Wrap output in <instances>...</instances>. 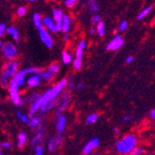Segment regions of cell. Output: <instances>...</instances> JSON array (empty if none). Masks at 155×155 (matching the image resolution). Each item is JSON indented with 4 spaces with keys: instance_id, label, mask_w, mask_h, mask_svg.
I'll list each match as a JSON object with an SVG mask.
<instances>
[{
    "instance_id": "f546056e",
    "label": "cell",
    "mask_w": 155,
    "mask_h": 155,
    "mask_svg": "<svg viewBox=\"0 0 155 155\" xmlns=\"http://www.w3.org/2000/svg\"><path fill=\"white\" fill-rule=\"evenodd\" d=\"M0 148L3 150H9L12 148V143L9 140H2L0 141Z\"/></svg>"
},
{
    "instance_id": "f1b7e54d",
    "label": "cell",
    "mask_w": 155,
    "mask_h": 155,
    "mask_svg": "<svg viewBox=\"0 0 155 155\" xmlns=\"http://www.w3.org/2000/svg\"><path fill=\"white\" fill-rule=\"evenodd\" d=\"M150 10H151V7H150V6H148L147 8H143L141 11L139 12L138 15H137V20H138V21H140V20L144 19V18L148 15V14L150 12Z\"/></svg>"
},
{
    "instance_id": "4dcf8cb0",
    "label": "cell",
    "mask_w": 155,
    "mask_h": 155,
    "mask_svg": "<svg viewBox=\"0 0 155 155\" xmlns=\"http://www.w3.org/2000/svg\"><path fill=\"white\" fill-rule=\"evenodd\" d=\"M88 6H89L90 11L95 13V14H96V12L98 11V9H100V8H98V6H97V1H95V0H89V1H88Z\"/></svg>"
},
{
    "instance_id": "60d3db41",
    "label": "cell",
    "mask_w": 155,
    "mask_h": 155,
    "mask_svg": "<svg viewBox=\"0 0 155 155\" xmlns=\"http://www.w3.org/2000/svg\"><path fill=\"white\" fill-rule=\"evenodd\" d=\"M73 66H74V69L78 71L82 68V60H78V59H75L73 62Z\"/></svg>"
},
{
    "instance_id": "ffe728a7",
    "label": "cell",
    "mask_w": 155,
    "mask_h": 155,
    "mask_svg": "<svg viewBox=\"0 0 155 155\" xmlns=\"http://www.w3.org/2000/svg\"><path fill=\"white\" fill-rule=\"evenodd\" d=\"M42 123H43V118H42V115H37L36 114V115L30 118L29 122H28V126H29V128H31L33 130H36Z\"/></svg>"
},
{
    "instance_id": "5bb4252c",
    "label": "cell",
    "mask_w": 155,
    "mask_h": 155,
    "mask_svg": "<svg viewBox=\"0 0 155 155\" xmlns=\"http://www.w3.org/2000/svg\"><path fill=\"white\" fill-rule=\"evenodd\" d=\"M41 78L39 77L38 74H31V75H28L26 78V87L30 89H34L36 88L37 87L40 86L41 84Z\"/></svg>"
},
{
    "instance_id": "44dd1931",
    "label": "cell",
    "mask_w": 155,
    "mask_h": 155,
    "mask_svg": "<svg viewBox=\"0 0 155 155\" xmlns=\"http://www.w3.org/2000/svg\"><path fill=\"white\" fill-rule=\"evenodd\" d=\"M33 22H34V25L35 27L38 31L44 29V25H43V17H42L39 13L37 12H35L33 14Z\"/></svg>"
},
{
    "instance_id": "bcb514c9",
    "label": "cell",
    "mask_w": 155,
    "mask_h": 155,
    "mask_svg": "<svg viewBox=\"0 0 155 155\" xmlns=\"http://www.w3.org/2000/svg\"><path fill=\"white\" fill-rule=\"evenodd\" d=\"M84 87V84L83 83H78L77 84H76V89H78V90H81L82 88Z\"/></svg>"
},
{
    "instance_id": "836d02e7",
    "label": "cell",
    "mask_w": 155,
    "mask_h": 155,
    "mask_svg": "<svg viewBox=\"0 0 155 155\" xmlns=\"http://www.w3.org/2000/svg\"><path fill=\"white\" fill-rule=\"evenodd\" d=\"M146 154V151H145V149L143 147H137L130 155H145Z\"/></svg>"
},
{
    "instance_id": "f6af8a7d",
    "label": "cell",
    "mask_w": 155,
    "mask_h": 155,
    "mask_svg": "<svg viewBox=\"0 0 155 155\" xmlns=\"http://www.w3.org/2000/svg\"><path fill=\"white\" fill-rule=\"evenodd\" d=\"M131 120V116L130 115H124V117H122L121 121L122 122H129Z\"/></svg>"
},
{
    "instance_id": "1f68e13d",
    "label": "cell",
    "mask_w": 155,
    "mask_h": 155,
    "mask_svg": "<svg viewBox=\"0 0 155 155\" xmlns=\"http://www.w3.org/2000/svg\"><path fill=\"white\" fill-rule=\"evenodd\" d=\"M26 13H27V8L26 7L24 6H20L18 8H17V11H16V14H17V16L18 17H23L26 15Z\"/></svg>"
},
{
    "instance_id": "2e32d148",
    "label": "cell",
    "mask_w": 155,
    "mask_h": 155,
    "mask_svg": "<svg viewBox=\"0 0 155 155\" xmlns=\"http://www.w3.org/2000/svg\"><path fill=\"white\" fill-rule=\"evenodd\" d=\"M61 97H57L56 100H54V101H50V102L45 104L43 107H42V108L40 109V110H39L40 115L47 114L48 112H49V111H50L51 110H53L54 108H57L58 105H59V103H60V101H61Z\"/></svg>"
},
{
    "instance_id": "4fadbf2b",
    "label": "cell",
    "mask_w": 155,
    "mask_h": 155,
    "mask_svg": "<svg viewBox=\"0 0 155 155\" xmlns=\"http://www.w3.org/2000/svg\"><path fill=\"white\" fill-rule=\"evenodd\" d=\"M62 142H63V137L61 135H57V136L52 137L48 142V151H50V152L55 151L58 148H60L61 146Z\"/></svg>"
},
{
    "instance_id": "6f0895ef",
    "label": "cell",
    "mask_w": 155,
    "mask_h": 155,
    "mask_svg": "<svg viewBox=\"0 0 155 155\" xmlns=\"http://www.w3.org/2000/svg\"><path fill=\"white\" fill-rule=\"evenodd\" d=\"M154 155H155V152H154Z\"/></svg>"
},
{
    "instance_id": "d6a6232c",
    "label": "cell",
    "mask_w": 155,
    "mask_h": 155,
    "mask_svg": "<svg viewBox=\"0 0 155 155\" xmlns=\"http://www.w3.org/2000/svg\"><path fill=\"white\" fill-rule=\"evenodd\" d=\"M97 119H98L97 114H89V115L87 117L86 122H87V124H95V123L97 121Z\"/></svg>"
},
{
    "instance_id": "30bf717a",
    "label": "cell",
    "mask_w": 155,
    "mask_h": 155,
    "mask_svg": "<svg viewBox=\"0 0 155 155\" xmlns=\"http://www.w3.org/2000/svg\"><path fill=\"white\" fill-rule=\"evenodd\" d=\"M98 146H100V139L97 137H93L89 141L84 145L82 149V153L84 155H89L91 154Z\"/></svg>"
},
{
    "instance_id": "ab89813d",
    "label": "cell",
    "mask_w": 155,
    "mask_h": 155,
    "mask_svg": "<svg viewBox=\"0 0 155 155\" xmlns=\"http://www.w3.org/2000/svg\"><path fill=\"white\" fill-rule=\"evenodd\" d=\"M7 28L8 26L5 24V23H0V40H1V38L7 34Z\"/></svg>"
},
{
    "instance_id": "52a82bcc",
    "label": "cell",
    "mask_w": 155,
    "mask_h": 155,
    "mask_svg": "<svg viewBox=\"0 0 155 155\" xmlns=\"http://www.w3.org/2000/svg\"><path fill=\"white\" fill-rule=\"evenodd\" d=\"M70 102H71V97H70L69 93L67 91L63 92L61 97L60 103H59L58 107L56 108V110H55V114H54L55 118H57V117L62 115V112L68 108Z\"/></svg>"
},
{
    "instance_id": "83f0119b",
    "label": "cell",
    "mask_w": 155,
    "mask_h": 155,
    "mask_svg": "<svg viewBox=\"0 0 155 155\" xmlns=\"http://www.w3.org/2000/svg\"><path fill=\"white\" fill-rule=\"evenodd\" d=\"M48 71L50 72V73H52L53 74H57L58 73H59V71H60V69H61V66H60V64L59 63H57V62H54V63H51L48 68H47Z\"/></svg>"
},
{
    "instance_id": "816d5d0a",
    "label": "cell",
    "mask_w": 155,
    "mask_h": 155,
    "mask_svg": "<svg viewBox=\"0 0 155 155\" xmlns=\"http://www.w3.org/2000/svg\"><path fill=\"white\" fill-rule=\"evenodd\" d=\"M0 155H4V150L0 148Z\"/></svg>"
},
{
    "instance_id": "3957f363",
    "label": "cell",
    "mask_w": 155,
    "mask_h": 155,
    "mask_svg": "<svg viewBox=\"0 0 155 155\" xmlns=\"http://www.w3.org/2000/svg\"><path fill=\"white\" fill-rule=\"evenodd\" d=\"M137 147V137L133 134H127L116 141L115 150L120 155H130Z\"/></svg>"
},
{
    "instance_id": "11a10c76",
    "label": "cell",
    "mask_w": 155,
    "mask_h": 155,
    "mask_svg": "<svg viewBox=\"0 0 155 155\" xmlns=\"http://www.w3.org/2000/svg\"><path fill=\"white\" fill-rule=\"evenodd\" d=\"M1 67H2V65H1V64H0V71H1Z\"/></svg>"
},
{
    "instance_id": "8d00e7d4",
    "label": "cell",
    "mask_w": 155,
    "mask_h": 155,
    "mask_svg": "<svg viewBox=\"0 0 155 155\" xmlns=\"http://www.w3.org/2000/svg\"><path fill=\"white\" fill-rule=\"evenodd\" d=\"M44 151H45V150H44L43 145H39L35 148L34 155H44Z\"/></svg>"
},
{
    "instance_id": "7a4b0ae2",
    "label": "cell",
    "mask_w": 155,
    "mask_h": 155,
    "mask_svg": "<svg viewBox=\"0 0 155 155\" xmlns=\"http://www.w3.org/2000/svg\"><path fill=\"white\" fill-rule=\"evenodd\" d=\"M20 71V63L17 60L5 61L0 71V87L2 88L8 87L11 80Z\"/></svg>"
},
{
    "instance_id": "d4e9b609",
    "label": "cell",
    "mask_w": 155,
    "mask_h": 155,
    "mask_svg": "<svg viewBox=\"0 0 155 155\" xmlns=\"http://www.w3.org/2000/svg\"><path fill=\"white\" fill-rule=\"evenodd\" d=\"M61 60H62V62L65 65H68V64L73 62V55L70 53L69 51L64 50L61 53Z\"/></svg>"
},
{
    "instance_id": "5b68a950",
    "label": "cell",
    "mask_w": 155,
    "mask_h": 155,
    "mask_svg": "<svg viewBox=\"0 0 155 155\" xmlns=\"http://www.w3.org/2000/svg\"><path fill=\"white\" fill-rule=\"evenodd\" d=\"M21 89L19 88L18 87H16L15 84H9V86L8 87V96L9 101L12 102V104H14L15 106L21 107L23 106L22 104V95H21Z\"/></svg>"
},
{
    "instance_id": "db71d44e",
    "label": "cell",
    "mask_w": 155,
    "mask_h": 155,
    "mask_svg": "<svg viewBox=\"0 0 155 155\" xmlns=\"http://www.w3.org/2000/svg\"><path fill=\"white\" fill-rule=\"evenodd\" d=\"M93 155H101L100 153H95V154H93Z\"/></svg>"
},
{
    "instance_id": "7dc6e473",
    "label": "cell",
    "mask_w": 155,
    "mask_h": 155,
    "mask_svg": "<svg viewBox=\"0 0 155 155\" xmlns=\"http://www.w3.org/2000/svg\"><path fill=\"white\" fill-rule=\"evenodd\" d=\"M96 32H97V29L96 28H91V29L89 30V34L92 35H94V34H96Z\"/></svg>"
},
{
    "instance_id": "cb8c5ba5",
    "label": "cell",
    "mask_w": 155,
    "mask_h": 155,
    "mask_svg": "<svg viewBox=\"0 0 155 155\" xmlns=\"http://www.w3.org/2000/svg\"><path fill=\"white\" fill-rule=\"evenodd\" d=\"M28 142V136L25 132L21 131L18 134L17 137V146L20 149H22Z\"/></svg>"
},
{
    "instance_id": "f35d334b",
    "label": "cell",
    "mask_w": 155,
    "mask_h": 155,
    "mask_svg": "<svg viewBox=\"0 0 155 155\" xmlns=\"http://www.w3.org/2000/svg\"><path fill=\"white\" fill-rule=\"evenodd\" d=\"M63 4L67 7V8H74L77 4V1L76 0H65V1L63 2Z\"/></svg>"
},
{
    "instance_id": "681fc988",
    "label": "cell",
    "mask_w": 155,
    "mask_h": 155,
    "mask_svg": "<svg viewBox=\"0 0 155 155\" xmlns=\"http://www.w3.org/2000/svg\"><path fill=\"white\" fill-rule=\"evenodd\" d=\"M63 38H64V40H68V39H69V34H68V33L64 34V35H63Z\"/></svg>"
},
{
    "instance_id": "7402d4cb",
    "label": "cell",
    "mask_w": 155,
    "mask_h": 155,
    "mask_svg": "<svg viewBox=\"0 0 155 155\" xmlns=\"http://www.w3.org/2000/svg\"><path fill=\"white\" fill-rule=\"evenodd\" d=\"M39 77L41 78L42 81L44 82H50L51 80L54 79V77L56 76L55 74H53L52 73H50L48 69H44V70H40L38 73Z\"/></svg>"
},
{
    "instance_id": "8fae6325",
    "label": "cell",
    "mask_w": 155,
    "mask_h": 155,
    "mask_svg": "<svg viewBox=\"0 0 155 155\" xmlns=\"http://www.w3.org/2000/svg\"><path fill=\"white\" fill-rule=\"evenodd\" d=\"M124 43V41L123 39V37L119 35H117L116 36H114L112 38L109 43L106 46V50H118L120 49L123 45Z\"/></svg>"
},
{
    "instance_id": "603a6c76",
    "label": "cell",
    "mask_w": 155,
    "mask_h": 155,
    "mask_svg": "<svg viewBox=\"0 0 155 155\" xmlns=\"http://www.w3.org/2000/svg\"><path fill=\"white\" fill-rule=\"evenodd\" d=\"M71 26H72V19L67 14H64L63 21H62V25H61V31L66 34L70 30H71Z\"/></svg>"
},
{
    "instance_id": "ac0fdd59",
    "label": "cell",
    "mask_w": 155,
    "mask_h": 155,
    "mask_svg": "<svg viewBox=\"0 0 155 155\" xmlns=\"http://www.w3.org/2000/svg\"><path fill=\"white\" fill-rule=\"evenodd\" d=\"M66 116H64L63 114L56 118V131H57L58 135H61V133L64 131L65 127H66Z\"/></svg>"
},
{
    "instance_id": "277c9868",
    "label": "cell",
    "mask_w": 155,
    "mask_h": 155,
    "mask_svg": "<svg viewBox=\"0 0 155 155\" xmlns=\"http://www.w3.org/2000/svg\"><path fill=\"white\" fill-rule=\"evenodd\" d=\"M0 53H1V56L5 60V61H15L18 57V54H19L16 44L12 41L4 42Z\"/></svg>"
},
{
    "instance_id": "4316f807",
    "label": "cell",
    "mask_w": 155,
    "mask_h": 155,
    "mask_svg": "<svg viewBox=\"0 0 155 155\" xmlns=\"http://www.w3.org/2000/svg\"><path fill=\"white\" fill-rule=\"evenodd\" d=\"M96 28H97V33L100 36H103L105 35V23H104V21H101L96 25Z\"/></svg>"
},
{
    "instance_id": "c3c4849f",
    "label": "cell",
    "mask_w": 155,
    "mask_h": 155,
    "mask_svg": "<svg viewBox=\"0 0 155 155\" xmlns=\"http://www.w3.org/2000/svg\"><path fill=\"white\" fill-rule=\"evenodd\" d=\"M114 134L115 136H117V135L119 134V129H118L117 127H114Z\"/></svg>"
},
{
    "instance_id": "6da1fadb",
    "label": "cell",
    "mask_w": 155,
    "mask_h": 155,
    "mask_svg": "<svg viewBox=\"0 0 155 155\" xmlns=\"http://www.w3.org/2000/svg\"><path fill=\"white\" fill-rule=\"evenodd\" d=\"M67 84H68V78H62L58 83H56L52 87L45 90L35 102L29 105V110H28V115H29V117L31 118L36 115L39 112L40 109L45 104L61 97L64 89L67 87Z\"/></svg>"
},
{
    "instance_id": "b9f144b4",
    "label": "cell",
    "mask_w": 155,
    "mask_h": 155,
    "mask_svg": "<svg viewBox=\"0 0 155 155\" xmlns=\"http://www.w3.org/2000/svg\"><path fill=\"white\" fill-rule=\"evenodd\" d=\"M86 47H87V43H86V41L84 40H81L79 43H78V46H77V49H80V50H83L84 51V49L86 48Z\"/></svg>"
},
{
    "instance_id": "e0dca14e",
    "label": "cell",
    "mask_w": 155,
    "mask_h": 155,
    "mask_svg": "<svg viewBox=\"0 0 155 155\" xmlns=\"http://www.w3.org/2000/svg\"><path fill=\"white\" fill-rule=\"evenodd\" d=\"M6 35H8L12 39V42H15V43H19L20 40H21L19 30L15 26H8Z\"/></svg>"
},
{
    "instance_id": "7c38bea8",
    "label": "cell",
    "mask_w": 155,
    "mask_h": 155,
    "mask_svg": "<svg viewBox=\"0 0 155 155\" xmlns=\"http://www.w3.org/2000/svg\"><path fill=\"white\" fill-rule=\"evenodd\" d=\"M63 17H64V13H63V11L61 8H54L52 9V18H53L56 25H57L58 32L61 31V25H62Z\"/></svg>"
},
{
    "instance_id": "ba28073f",
    "label": "cell",
    "mask_w": 155,
    "mask_h": 155,
    "mask_svg": "<svg viewBox=\"0 0 155 155\" xmlns=\"http://www.w3.org/2000/svg\"><path fill=\"white\" fill-rule=\"evenodd\" d=\"M38 33H39V38L42 43H43L47 48H51L54 45V40H53L52 35H50V33L48 31H47L45 28L38 31Z\"/></svg>"
},
{
    "instance_id": "9a60e30c",
    "label": "cell",
    "mask_w": 155,
    "mask_h": 155,
    "mask_svg": "<svg viewBox=\"0 0 155 155\" xmlns=\"http://www.w3.org/2000/svg\"><path fill=\"white\" fill-rule=\"evenodd\" d=\"M43 25H44V28L48 31L49 33H57L58 32V28H57V25H56L54 20L52 17L50 16H44L43 17Z\"/></svg>"
},
{
    "instance_id": "9c48e42d",
    "label": "cell",
    "mask_w": 155,
    "mask_h": 155,
    "mask_svg": "<svg viewBox=\"0 0 155 155\" xmlns=\"http://www.w3.org/2000/svg\"><path fill=\"white\" fill-rule=\"evenodd\" d=\"M26 78H27V74L24 73L23 69H22V70H20L18 74L11 80L10 83L15 84V86L18 87L19 88L22 89L26 86Z\"/></svg>"
},
{
    "instance_id": "7bdbcfd3",
    "label": "cell",
    "mask_w": 155,
    "mask_h": 155,
    "mask_svg": "<svg viewBox=\"0 0 155 155\" xmlns=\"http://www.w3.org/2000/svg\"><path fill=\"white\" fill-rule=\"evenodd\" d=\"M133 61H134L133 56H128V57L125 59V63L126 64H130L131 62H133Z\"/></svg>"
},
{
    "instance_id": "e575fe53",
    "label": "cell",
    "mask_w": 155,
    "mask_h": 155,
    "mask_svg": "<svg viewBox=\"0 0 155 155\" xmlns=\"http://www.w3.org/2000/svg\"><path fill=\"white\" fill-rule=\"evenodd\" d=\"M74 87V78L73 75H70L68 79V84H67V89L68 90H73Z\"/></svg>"
},
{
    "instance_id": "d6986e66",
    "label": "cell",
    "mask_w": 155,
    "mask_h": 155,
    "mask_svg": "<svg viewBox=\"0 0 155 155\" xmlns=\"http://www.w3.org/2000/svg\"><path fill=\"white\" fill-rule=\"evenodd\" d=\"M41 94L37 93V92H32L29 94H26L24 96H22V104L23 106L25 105H30L33 102H35L37 98L40 97Z\"/></svg>"
},
{
    "instance_id": "74e56055",
    "label": "cell",
    "mask_w": 155,
    "mask_h": 155,
    "mask_svg": "<svg viewBox=\"0 0 155 155\" xmlns=\"http://www.w3.org/2000/svg\"><path fill=\"white\" fill-rule=\"evenodd\" d=\"M101 21V15H100V14H94V15L91 17V24H97L98 22H100Z\"/></svg>"
},
{
    "instance_id": "484cf974",
    "label": "cell",
    "mask_w": 155,
    "mask_h": 155,
    "mask_svg": "<svg viewBox=\"0 0 155 155\" xmlns=\"http://www.w3.org/2000/svg\"><path fill=\"white\" fill-rule=\"evenodd\" d=\"M16 116H17L18 119H19L21 123H23V124H28V122H29V120H30L29 115L23 114V112L21 111V110H17V111H16Z\"/></svg>"
},
{
    "instance_id": "9f6ffc18",
    "label": "cell",
    "mask_w": 155,
    "mask_h": 155,
    "mask_svg": "<svg viewBox=\"0 0 155 155\" xmlns=\"http://www.w3.org/2000/svg\"><path fill=\"white\" fill-rule=\"evenodd\" d=\"M145 155H154V154H145Z\"/></svg>"
},
{
    "instance_id": "f907efd6",
    "label": "cell",
    "mask_w": 155,
    "mask_h": 155,
    "mask_svg": "<svg viewBox=\"0 0 155 155\" xmlns=\"http://www.w3.org/2000/svg\"><path fill=\"white\" fill-rule=\"evenodd\" d=\"M3 43H4V42H2L1 40H0V51H1V48H2V46H3Z\"/></svg>"
},
{
    "instance_id": "f5cc1de1",
    "label": "cell",
    "mask_w": 155,
    "mask_h": 155,
    "mask_svg": "<svg viewBox=\"0 0 155 155\" xmlns=\"http://www.w3.org/2000/svg\"><path fill=\"white\" fill-rule=\"evenodd\" d=\"M29 2H30V3H35L36 1H35V0H30Z\"/></svg>"
},
{
    "instance_id": "ee69618b",
    "label": "cell",
    "mask_w": 155,
    "mask_h": 155,
    "mask_svg": "<svg viewBox=\"0 0 155 155\" xmlns=\"http://www.w3.org/2000/svg\"><path fill=\"white\" fill-rule=\"evenodd\" d=\"M150 117L151 120L155 121V108H153V109L150 110Z\"/></svg>"
},
{
    "instance_id": "d590c367",
    "label": "cell",
    "mask_w": 155,
    "mask_h": 155,
    "mask_svg": "<svg viewBox=\"0 0 155 155\" xmlns=\"http://www.w3.org/2000/svg\"><path fill=\"white\" fill-rule=\"evenodd\" d=\"M127 27H128L127 21H120V23L118 25V30L121 31V32H124V31H125L126 29H127Z\"/></svg>"
},
{
    "instance_id": "8992f818",
    "label": "cell",
    "mask_w": 155,
    "mask_h": 155,
    "mask_svg": "<svg viewBox=\"0 0 155 155\" xmlns=\"http://www.w3.org/2000/svg\"><path fill=\"white\" fill-rule=\"evenodd\" d=\"M45 134H46V124L44 123H42L39 127L36 129V133L35 134V136L30 140V144L32 147H34V149L39 145H42L45 139Z\"/></svg>"
}]
</instances>
